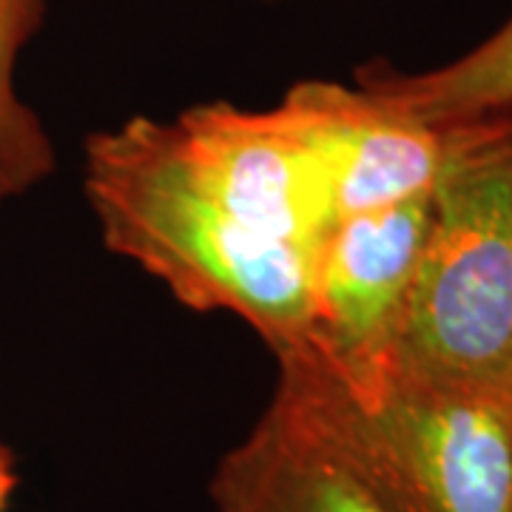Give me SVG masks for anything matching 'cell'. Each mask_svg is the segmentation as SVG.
I'll return each mask as SVG.
<instances>
[{
  "label": "cell",
  "mask_w": 512,
  "mask_h": 512,
  "mask_svg": "<svg viewBox=\"0 0 512 512\" xmlns=\"http://www.w3.org/2000/svg\"><path fill=\"white\" fill-rule=\"evenodd\" d=\"M83 191L111 254L200 313H234L274 356L311 350V251L254 231L185 160L174 123L131 117L86 140Z\"/></svg>",
  "instance_id": "1"
},
{
  "label": "cell",
  "mask_w": 512,
  "mask_h": 512,
  "mask_svg": "<svg viewBox=\"0 0 512 512\" xmlns=\"http://www.w3.org/2000/svg\"><path fill=\"white\" fill-rule=\"evenodd\" d=\"M439 131L430 228L390 367L512 393V106Z\"/></svg>",
  "instance_id": "2"
},
{
  "label": "cell",
  "mask_w": 512,
  "mask_h": 512,
  "mask_svg": "<svg viewBox=\"0 0 512 512\" xmlns=\"http://www.w3.org/2000/svg\"><path fill=\"white\" fill-rule=\"evenodd\" d=\"M302 356L407 512H512V393L387 367L345 384Z\"/></svg>",
  "instance_id": "3"
},
{
  "label": "cell",
  "mask_w": 512,
  "mask_h": 512,
  "mask_svg": "<svg viewBox=\"0 0 512 512\" xmlns=\"http://www.w3.org/2000/svg\"><path fill=\"white\" fill-rule=\"evenodd\" d=\"M271 402L220 458L211 512H407L302 356H274Z\"/></svg>",
  "instance_id": "4"
},
{
  "label": "cell",
  "mask_w": 512,
  "mask_h": 512,
  "mask_svg": "<svg viewBox=\"0 0 512 512\" xmlns=\"http://www.w3.org/2000/svg\"><path fill=\"white\" fill-rule=\"evenodd\" d=\"M430 228V194L342 217L313 259L311 353L345 384L393 362Z\"/></svg>",
  "instance_id": "5"
},
{
  "label": "cell",
  "mask_w": 512,
  "mask_h": 512,
  "mask_svg": "<svg viewBox=\"0 0 512 512\" xmlns=\"http://www.w3.org/2000/svg\"><path fill=\"white\" fill-rule=\"evenodd\" d=\"M171 123L194 174L228 211L316 256L339 214L325 168L285 111L202 103Z\"/></svg>",
  "instance_id": "6"
},
{
  "label": "cell",
  "mask_w": 512,
  "mask_h": 512,
  "mask_svg": "<svg viewBox=\"0 0 512 512\" xmlns=\"http://www.w3.org/2000/svg\"><path fill=\"white\" fill-rule=\"evenodd\" d=\"M325 168L339 220L430 194L441 131L384 106L359 86L302 80L276 103Z\"/></svg>",
  "instance_id": "7"
},
{
  "label": "cell",
  "mask_w": 512,
  "mask_h": 512,
  "mask_svg": "<svg viewBox=\"0 0 512 512\" xmlns=\"http://www.w3.org/2000/svg\"><path fill=\"white\" fill-rule=\"evenodd\" d=\"M356 86L424 126L512 106V15L476 49L427 72H402L384 60L356 69Z\"/></svg>",
  "instance_id": "8"
},
{
  "label": "cell",
  "mask_w": 512,
  "mask_h": 512,
  "mask_svg": "<svg viewBox=\"0 0 512 512\" xmlns=\"http://www.w3.org/2000/svg\"><path fill=\"white\" fill-rule=\"evenodd\" d=\"M49 0H0V205L32 194L57 171V148L15 89L20 52L40 32Z\"/></svg>",
  "instance_id": "9"
},
{
  "label": "cell",
  "mask_w": 512,
  "mask_h": 512,
  "mask_svg": "<svg viewBox=\"0 0 512 512\" xmlns=\"http://www.w3.org/2000/svg\"><path fill=\"white\" fill-rule=\"evenodd\" d=\"M18 487V476H15V461L9 456L6 447H0V512H6L9 507V498Z\"/></svg>",
  "instance_id": "10"
}]
</instances>
